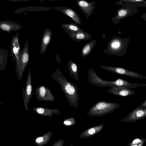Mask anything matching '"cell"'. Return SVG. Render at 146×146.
<instances>
[{
    "label": "cell",
    "mask_w": 146,
    "mask_h": 146,
    "mask_svg": "<svg viewBox=\"0 0 146 146\" xmlns=\"http://www.w3.org/2000/svg\"><path fill=\"white\" fill-rule=\"evenodd\" d=\"M51 77L60 85L70 105L78 109V105L80 96L76 85L71 83L65 78L58 66L53 72Z\"/></svg>",
    "instance_id": "6da1fadb"
},
{
    "label": "cell",
    "mask_w": 146,
    "mask_h": 146,
    "mask_svg": "<svg viewBox=\"0 0 146 146\" xmlns=\"http://www.w3.org/2000/svg\"><path fill=\"white\" fill-rule=\"evenodd\" d=\"M131 37L122 38L118 36L113 37L108 42L107 47L103 54L117 56L125 55Z\"/></svg>",
    "instance_id": "7a4b0ae2"
},
{
    "label": "cell",
    "mask_w": 146,
    "mask_h": 146,
    "mask_svg": "<svg viewBox=\"0 0 146 146\" xmlns=\"http://www.w3.org/2000/svg\"><path fill=\"white\" fill-rule=\"evenodd\" d=\"M120 106L116 103L100 101L94 104L87 113L92 117L105 115L114 111Z\"/></svg>",
    "instance_id": "3957f363"
},
{
    "label": "cell",
    "mask_w": 146,
    "mask_h": 146,
    "mask_svg": "<svg viewBox=\"0 0 146 146\" xmlns=\"http://www.w3.org/2000/svg\"><path fill=\"white\" fill-rule=\"evenodd\" d=\"M29 60V52L28 40L25 43L22 51L21 50L19 55V66L18 75L17 76L19 80L21 82L24 72Z\"/></svg>",
    "instance_id": "277c9868"
},
{
    "label": "cell",
    "mask_w": 146,
    "mask_h": 146,
    "mask_svg": "<svg viewBox=\"0 0 146 146\" xmlns=\"http://www.w3.org/2000/svg\"><path fill=\"white\" fill-rule=\"evenodd\" d=\"M19 33L13 36L11 44V53L12 57L13 62L15 61L16 64L15 72L17 76L18 75L19 66V55L21 50L19 40Z\"/></svg>",
    "instance_id": "5b68a950"
},
{
    "label": "cell",
    "mask_w": 146,
    "mask_h": 146,
    "mask_svg": "<svg viewBox=\"0 0 146 146\" xmlns=\"http://www.w3.org/2000/svg\"><path fill=\"white\" fill-rule=\"evenodd\" d=\"M116 11L117 13L115 17L112 18V21L114 24L119 23L122 19L127 17H131L138 12L137 7L128 6H123Z\"/></svg>",
    "instance_id": "8992f818"
},
{
    "label": "cell",
    "mask_w": 146,
    "mask_h": 146,
    "mask_svg": "<svg viewBox=\"0 0 146 146\" xmlns=\"http://www.w3.org/2000/svg\"><path fill=\"white\" fill-rule=\"evenodd\" d=\"M23 92V96L24 104L25 110H29L28 104L31 98L33 91V89L32 83V75L30 69L28 75L26 86L25 88H23L22 84H21Z\"/></svg>",
    "instance_id": "52a82bcc"
},
{
    "label": "cell",
    "mask_w": 146,
    "mask_h": 146,
    "mask_svg": "<svg viewBox=\"0 0 146 146\" xmlns=\"http://www.w3.org/2000/svg\"><path fill=\"white\" fill-rule=\"evenodd\" d=\"M100 67L104 69L119 75L139 79H146V77L141 74L122 68L106 66H100Z\"/></svg>",
    "instance_id": "ba28073f"
},
{
    "label": "cell",
    "mask_w": 146,
    "mask_h": 146,
    "mask_svg": "<svg viewBox=\"0 0 146 146\" xmlns=\"http://www.w3.org/2000/svg\"><path fill=\"white\" fill-rule=\"evenodd\" d=\"M36 98L39 101L53 102L55 98L50 90L44 86L36 87L35 89Z\"/></svg>",
    "instance_id": "9c48e42d"
},
{
    "label": "cell",
    "mask_w": 146,
    "mask_h": 146,
    "mask_svg": "<svg viewBox=\"0 0 146 146\" xmlns=\"http://www.w3.org/2000/svg\"><path fill=\"white\" fill-rule=\"evenodd\" d=\"M146 116V108L140 106L131 111L129 115L122 121H133L145 117Z\"/></svg>",
    "instance_id": "30bf717a"
},
{
    "label": "cell",
    "mask_w": 146,
    "mask_h": 146,
    "mask_svg": "<svg viewBox=\"0 0 146 146\" xmlns=\"http://www.w3.org/2000/svg\"><path fill=\"white\" fill-rule=\"evenodd\" d=\"M53 9L62 12L64 15L70 18L77 25L81 24L80 18L79 15L72 9L66 7L54 6Z\"/></svg>",
    "instance_id": "8fae6325"
},
{
    "label": "cell",
    "mask_w": 146,
    "mask_h": 146,
    "mask_svg": "<svg viewBox=\"0 0 146 146\" xmlns=\"http://www.w3.org/2000/svg\"><path fill=\"white\" fill-rule=\"evenodd\" d=\"M76 3L87 18L91 16L94 10L96 7L95 5V3L94 1L89 3L84 0H77Z\"/></svg>",
    "instance_id": "7c38bea8"
},
{
    "label": "cell",
    "mask_w": 146,
    "mask_h": 146,
    "mask_svg": "<svg viewBox=\"0 0 146 146\" xmlns=\"http://www.w3.org/2000/svg\"><path fill=\"white\" fill-rule=\"evenodd\" d=\"M21 25L12 21L5 20L0 21V29L4 32L11 33L21 29Z\"/></svg>",
    "instance_id": "4fadbf2b"
},
{
    "label": "cell",
    "mask_w": 146,
    "mask_h": 146,
    "mask_svg": "<svg viewBox=\"0 0 146 146\" xmlns=\"http://www.w3.org/2000/svg\"><path fill=\"white\" fill-rule=\"evenodd\" d=\"M106 91L112 94L118 96H126L133 95L135 93L134 90H132L127 88L113 86Z\"/></svg>",
    "instance_id": "5bb4252c"
},
{
    "label": "cell",
    "mask_w": 146,
    "mask_h": 146,
    "mask_svg": "<svg viewBox=\"0 0 146 146\" xmlns=\"http://www.w3.org/2000/svg\"><path fill=\"white\" fill-rule=\"evenodd\" d=\"M52 34L51 30L49 29L46 28L43 31L40 47V53L42 55L46 52L47 48L51 39Z\"/></svg>",
    "instance_id": "9a60e30c"
},
{
    "label": "cell",
    "mask_w": 146,
    "mask_h": 146,
    "mask_svg": "<svg viewBox=\"0 0 146 146\" xmlns=\"http://www.w3.org/2000/svg\"><path fill=\"white\" fill-rule=\"evenodd\" d=\"M116 5L131 6L136 7H146V1L144 0H120L115 3Z\"/></svg>",
    "instance_id": "2e32d148"
},
{
    "label": "cell",
    "mask_w": 146,
    "mask_h": 146,
    "mask_svg": "<svg viewBox=\"0 0 146 146\" xmlns=\"http://www.w3.org/2000/svg\"><path fill=\"white\" fill-rule=\"evenodd\" d=\"M71 39L80 42L81 41L90 39L91 35L84 31H78L75 33H67Z\"/></svg>",
    "instance_id": "e0dca14e"
},
{
    "label": "cell",
    "mask_w": 146,
    "mask_h": 146,
    "mask_svg": "<svg viewBox=\"0 0 146 146\" xmlns=\"http://www.w3.org/2000/svg\"><path fill=\"white\" fill-rule=\"evenodd\" d=\"M104 126L103 123H101L99 125L86 129L80 134L79 138L82 139L96 135L102 130Z\"/></svg>",
    "instance_id": "ac0fdd59"
},
{
    "label": "cell",
    "mask_w": 146,
    "mask_h": 146,
    "mask_svg": "<svg viewBox=\"0 0 146 146\" xmlns=\"http://www.w3.org/2000/svg\"><path fill=\"white\" fill-rule=\"evenodd\" d=\"M53 9L52 7H45L43 6L28 7H21L16 9L14 12L16 14H20L24 11H47Z\"/></svg>",
    "instance_id": "d6986e66"
},
{
    "label": "cell",
    "mask_w": 146,
    "mask_h": 146,
    "mask_svg": "<svg viewBox=\"0 0 146 146\" xmlns=\"http://www.w3.org/2000/svg\"><path fill=\"white\" fill-rule=\"evenodd\" d=\"M34 111L41 115H51L52 114H60V111L57 108L49 109L42 107H37L33 108Z\"/></svg>",
    "instance_id": "ffe728a7"
},
{
    "label": "cell",
    "mask_w": 146,
    "mask_h": 146,
    "mask_svg": "<svg viewBox=\"0 0 146 146\" xmlns=\"http://www.w3.org/2000/svg\"><path fill=\"white\" fill-rule=\"evenodd\" d=\"M68 66L71 77L74 78L76 80H78L79 75L77 65L72 60L70 59L68 63Z\"/></svg>",
    "instance_id": "44dd1931"
},
{
    "label": "cell",
    "mask_w": 146,
    "mask_h": 146,
    "mask_svg": "<svg viewBox=\"0 0 146 146\" xmlns=\"http://www.w3.org/2000/svg\"><path fill=\"white\" fill-rule=\"evenodd\" d=\"M96 43V40L93 39L84 45L81 49V54L83 57L88 56L95 46Z\"/></svg>",
    "instance_id": "7402d4cb"
},
{
    "label": "cell",
    "mask_w": 146,
    "mask_h": 146,
    "mask_svg": "<svg viewBox=\"0 0 146 146\" xmlns=\"http://www.w3.org/2000/svg\"><path fill=\"white\" fill-rule=\"evenodd\" d=\"M8 51L6 48H1L0 50V70L4 71L5 68L8 57Z\"/></svg>",
    "instance_id": "603a6c76"
},
{
    "label": "cell",
    "mask_w": 146,
    "mask_h": 146,
    "mask_svg": "<svg viewBox=\"0 0 146 146\" xmlns=\"http://www.w3.org/2000/svg\"><path fill=\"white\" fill-rule=\"evenodd\" d=\"M61 27L65 31V33H75L84 31L79 27L76 24L73 23L62 24Z\"/></svg>",
    "instance_id": "cb8c5ba5"
},
{
    "label": "cell",
    "mask_w": 146,
    "mask_h": 146,
    "mask_svg": "<svg viewBox=\"0 0 146 146\" xmlns=\"http://www.w3.org/2000/svg\"><path fill=\"white\" fill-rule=\"evenodd\" d=\"M76 123V121L73 117L67 119L64 122V123L65 125L70 126H73Z\"/></svg>",
    "instance_id": "d4e9b609"
},
{
    "label": "cell",
    "mask_w": 146,
    "mask_h": 146,
    "mask_svg": "<svg viewBox=\"0 0 146 146\" xmlns=\"http://www.w3.org/2000/svg\"><path fill=\"white\" fill-rule=\"evenodd\" d=\"M43 140V138L40 137L36 139V142L37 143H40L42 142Z\"/></svg>",
    "instance_id": "484cf974"
},
{
    "label": "cell",
    "mask_w": 146,
    "mask_h": 146,
    "mask_svg": "<svg viewBox=\"0 0 146 146\" xmlns=\"http://www.w3.org/2000/svg\"><path fill=\"white\" fill-rule=\"evenodd\" d=\"M140 106L143 108H146V100L140 104Z\"/></svg>",
    "instance_id": "4316f807"
},
{
    "label": "cell",
    "mask_w": 146,
    "mask_h": 146,
    "mask_svg": "<svg viewBox=\"0 0 146 146\" xmlns=\"http://www.w3.org/2000/svg\"><path fill=\"white\" fill-rule=\"evenodd\" d=\"M12 1H27L29 0H7Z\"/></svg>",
    "instance_id": "83f0119b"
},
{
    "label": "cell",
    "mask_w": 146,
    "mask_h": 146,
    "mask_svg": "<svg viewBox=\"0 0 146 146\" xmlns=\"http://www.w3.org/2000/svg\"><path fill=\"white\" fill-rule=\"evenodd\" d=\"M141 18L144 20L146 21V12L142 15Z\"/></svg>",
    "instance_id": "f1b7e54d"
},
{
    "label": "cell",
    "mask_w": 146,
    "mask_h": 146,
    "mask_svg": "<svg viewBox=\"0 0 146 146\" xmlns=\"http://www.w3.org/2000/svg\"><path fill=\"white\" fill-rule=\"evenodd\" d=\"M140 141V140L139 139H136L135 140L133 141V143H136L138 142L139 141Z\"/></svg>",
    "instance_id": "f546056e"
},
{
    "label": "cell",
    "mask_w": 146,
    "mask_h": 146,
    "mask_svg": "<svg viewBox=\"0 0 146 146\" xmlns=\"http://www.w3.org/2000/svg\"><path fill=\"white\" fill-rule=\"evenodd\" d=\"M102 35H103V39H104L105 38V34H103Z\"/></svg>",
    "instance_id": "4dcf8cb0"
},
{
    "label": "cell",
    "mask_w": 146,
    "mask_h": 146,
    "mask_svg": "<svg viewBox=\"0 0 146 146\" xmlns=\"http://www.w3.org/2000/svg\"><path fill=\"white\" fill-rule=\"evenodd\" d=\"M49 1H54L55 0H49Z\"/></svg>",
    "instance_id": "1f68e13d"
},
{
    "label": "cell",
    "mask_w": 146,
    "mask_h": 146,
    "mask_svg": "<svg viewBox=\"0 0 146 146\" xmlns=\"http://www.w3.org/2000/svg\"><path fill=\"white\" fill-rule=\"evenodd\" d=\"M132 146H137V145H133Z\"/></svg>",
    "instance_id": "d6a6232c"
},
{
    "label": "cell",
    "mask_w": 146,
    "mask_h": 146,
    "mask_svg": "<svg viewBox=\"0 0 146 146\" xmlns=\"http://www.w3.org/2000/svg\"><path fill=\"white\" fill-rule=\"evenodd\" d=\"M70 146H73L72 145H71Z\"/></svg>",
    "instance_id": "836d02e7"
}]
</instances>
